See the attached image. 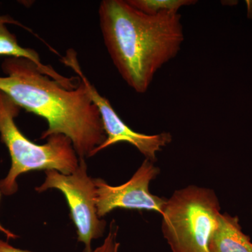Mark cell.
<instances>
[{
  "mask_svg": "<svg viewBox=\"0 0 252 252\" xmlns=\"http://www.w3.org/2000/svg\"><path fill=\"white\" fill-rule=\"evenodd\" d=\"M104 44L131 89L144 94L155 74L177 56L185 40L179 12L151 16L124 0H103L98 9Z\"/></svg>",
  "mask_w": 252,
  "mask_h": 252,
  "instance_id": "2",
  "label": "cell"
},
{
  "mask_svg": "<svg viewBox=\"0 0 252 252\" xmlns=\"http://www.w3.org/2000/svg\"><path fill=\"white\" fill-rule=\"evenodd\" d=\"M0 195H1V191H0ZM0 231L2 232V233L6 235L8 240H9V239L17 238V235H15L14 233H11L9 230L6 229V228H4L1 224H0Z\"/></svg>",
  "mask_w": 252,
  "mask_h": 252,
  "instance_id": "14",
  "label": "cell"
},
{
  "mask_svg": "<svg viewBox=\"0 0 252 252\" xmlns=\"http://www.w3.org/2000/svg\"><path fill=\"white\" fill-rule=\"evenodd\" d=\"M0 24L15 25V26H20V27H22L23 28H24V29L27 30V31L31 32L32 33H33L31 31V29L26 27V26H23L21 23L18 22V21L14 19V18L10 17L9 16H6H6H1V15H0Z\"/></svg>",
  "mask_w": 252,
  "mask_h": 252,
  "instance_id": "12",
  "label": "cell"
},
{
  "mask_svg": "<svg viewBox=\"0 0 252 252\" xmlns=\"http://www.w3.org/2000/svg\"><path fill=\"white\" fill-rule=\"evenodd\" d=\"M19 107L0 91V139L9 151L11 165L9 173L0 181V191L5 195L17 192L20 175L34 170H54L71 175L77 170L80 158L67 136H49L47 142L38 144L18 129L15 118Z\"/></svg>",
  "mask_w": 252,
  "mask_h": 252,
  "instance_id": "3",
  "label": "cell"
},
{
  "mask_svg": "<svg viewBox=\"0 0 252 252\" xmlns=\"http://www.w3.org/2000/svg\"><path fill=\"white\" fill-rule=\"evenodd\" d=\"M0 91L20 108L45 119L41 138L62 134L72 142L79 158L94 156L107 138L98 109L79 79L69 89L43 74L34 63L7 57L1 63Z\"/></svg>",
  "mask_w": 252,
  "mask_h": 252,
  "instance_id": "1",
  "label": "cell"
},
{
  "mask_svg": "<svg viewBox=\"0 0 252 252\" xmlns=\"http://www.w3.org/2000/svg\"><path fill=\"white\" fill-rule=\"evenodd\" d=\"M207 248L208 252H252V243L242 230L238 217L220 213Z\"/></svg>",
  "mask_w": 252,
  "mask_h": 252,
  "instance_id": "8",
  "label": "cell"
},
{
  "mask_svg": "<svg viewBox=\"0 0 252 252\" xmlns=\"http://www.w3.org/2000/svg\"><path fill=\"white\" fill-rule=\"evenodd\" d=\"M159 173L158 167L145 159L124 185L113 187L102 179L94 178L97 216L102 218L117 208L148 210L162 215L166 200L151 193L149 189V184Z\"/></svg>",
  "mask_w": 252,
  "mask_h": 252,
  "instance_id": "7",
  "label": "cell"
},
{
  "mask_svg": "<svg viewBox=\"0 0 252 252\" xmlns=\"http://www.w3.org/2000/svg\"><path fill=\"white\" fill-rule=\"evenodd\" d=\"M0 252H32L30 251H26V250H21L14 248L9 245L7 242H5L4 240H0Z\"/></svg>",
  "mask_w": 252,
  "mask_h": 252,
  "instance_id": "13",
  "label": "cell"
},
{
  "mask_svg": "<svg viewBox=\"0 0 252 252\" xmlns=\"http://www.w3.org/2000/svg\"><path fill=\"white\" fill-rule=\"evenodd\" d=\"M45 175L44 183L35 190L41 193L55 189L62 192L77 228L78 242L84 244V252H92V240L103 236L107 223L97 216L96 187L94 178L88 175L85 159L80 158L77 170L71 175L54 170H46Z\"/></svg>",
  "mask_w": 252,
  "mask_h": 252,
  "instance_id": "5",
  "label": "cell"
},
{
  "mask_svg": "<svg viewBox=\"0 0 252 252\" xmlns=\"http://www.w3.org/2000/svg\"><path fill=\"white\" fill-rule=\"evenodd\" d=\"M0 56L29 60L39 67L43 74L52 78L67 89H74L77 85L78 82L75 81H78V77L67 78L61 75L51 66L43 64L39 54L34 49L20 45L16 35L8 30L6 24H0Z\"/></svg>",
  "mask_w": 252,
  "mask_h": 252,
  "instance_id": "9",
  "label": "cell"
},
{
  "mask_svg": "<svg viewBox=\"0 0 252 252\" xmlns=\"http://www.w3.org/2000/svg\"><path fill=\"white\" fill-rule=\"evenodd\" d=\"M220 210L212 189L191 185L175 190L162 215V235L172 252H208Z\"/></svg>",
  "mask_w": 252,
  "mask_h": 252,
  "instance_id": "4",
  "label": "cell"
},
{
  "mask_svg": "<svg viewBox=\"0 0 252 252\" xmlns=\"http://www.w3.org/2000/svg\"><path fill=\"white\" fill-rule=\"evenodd\" d=\"M119 227L116 225L115 221L112 220L109 226V230L107 238L104 239V243L101 246L96 248L91 252H118L120 243H118L117 237Z\"/></svg>",
  "mask_w": 252,
  "mask_h": 252,
  "instance_id": "11",
  "label": "cell"
},
{
  "mask_svg": "<svg viewBox=\"0 0 252 252\" xmlns=\"http://www.w3.org/2000/svg\"><path fill=\"white\" fill-rule=\"evenodd\" d=\"M62 62L70 67L84 83L91 100L100 114L107 138L102 145L94 151V156L109 146L124 142L135 147L146 159L155 162L158 152L172 142L171 134L161 132L157 135H149L132 130L121 119L108 99L101 95L86 77L78 61L77 52L74 49L68 50L65 56L63 58Z\"/></svg>",
  "mask_w": 252,
  "mask_h": 252,
  "instance_id": "6",
  "label": "cell"
},
{
  "mask_svg": "<svg viewBox=\"0 0 252 252\" xmlns=\"http://www.w3.org/2000/svg\"><path fill=\"white\" fill-rule=\"evenodd\" d=\"M144 14L155 16L164 12H179L180 8L196 4L195 0H127Z\"/></svg>",
  "mask_w": 252,
  "mask_h": 252,
  "instance_id": "10",
  "label": "cell"
}]
</instances>
